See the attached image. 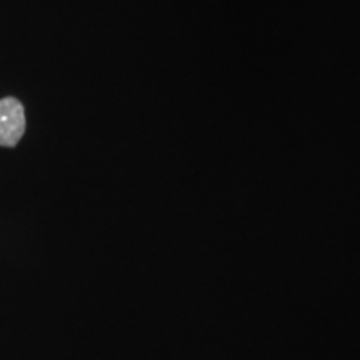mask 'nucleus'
Masks as SVG:
<instances>
[{"label":"nucleus","instance_id":"nucleus-1","mask_svg":"<svg viewBox=\"0 0 360 360\" xmlns=\"http://www.w3.org/2000/svg\"><path fill=\"white\" fill-rule=\"evenodd\" d=\"M25 132V110L19 98L0 101V147H15Z\"/></svg>","mask_w":360,"mask_h":360}]
</instances>
